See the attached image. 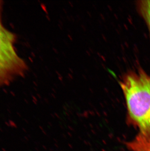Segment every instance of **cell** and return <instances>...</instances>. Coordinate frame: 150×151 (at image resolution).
I'll use <instances>...</instances> for the list:
<instances>
[{
  "label": "cell",
  "instance_id": "1",
  "mask_svg": "<svg viewBox=\"0 0 150 151\" xmlns=\"http://www.w3.org/2000/svg\"><path fill=\"white\" fill-rule=\"evenodd\" d=\"M127 118L140 134L150 138V75L142 68L128 71L120 82Z\"/></svg>",
  "mask_w": 150,
  "mask_h": 151
},
{
  "label": "cell",
  "instance_id": "2",
  "mask_svg": "<svg viewBox=\"0 0 150 151\" xmlns=\"http://www.w3.org/2000/svg\"><path fill=\"white\" fill-rule=\"evenodd\" d=\"M3 1H0V88L24 76L27 70L26 63L16 48V36L3 24Z\"/></svg>",
  "mask_w": 150,
  "mask_h": 151
},
{
  "label": "cell",
  "instance_id": "3",
  "mask_svg": "<svg viewBox=\"0 0 150 151\" xmlns=\"http://www.w3.org/2000/svg\"><path fill=\"white\" fill-rule=\"evenodd\" d=\"M127 145L130 151H150V138L139 134Z\"/></svg>",
  "mask_w": 150,
  "mask_h": 151
},
{
  "label": "cell",
  "instance_id": "4",
  "mask_svg": "<svg viewBox=\"0 0 150 151\" xmlns=\"http://www.w3.org/2000/svg\"><path fill=\"white\" fill-rule=\"evenodd\" d=\"M139 12L146 22L150 34V0L140 1L138 2Z\"/></svg>",
  "mask_w": 150,
  "mask_h": 151
}]
</instances>
